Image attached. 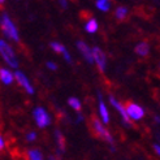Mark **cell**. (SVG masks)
Listing matches in <instances>:
<instances>
[{
	"label": "cell",
	"mask_w": 160,
	"mask_h": 160,
	"mask_svg": "<svg viewBox=\"0 0 160 160\" xmlns=\"http://www.w3.org/2000/svg\"><path fill=\"white\" fill-rule=\"evenodd\" d=\"M0 25H2V30L5 34V37H8L9 39L14 42H20V35H18V30L16 28V25L12 22V20L9 18L8 14H3L2 20H0Z\"/></svg>",
	"instance_id": "1"
},
{
	"label": "cell",
	"mask_w": 160,
	"mask_h": 160,
	"mask_svg": "<svg viewBox=\"0 0 160 160\" xmlns=\"http://www.w3.org/2000/svg\"><path fill=\"white\" fill-rule=\"evenodd\" d=\"M0 55H2L3 60L12 68H17L18 67V61L16 58V53L13 48L9 46V43L5 42L4 39H0Z\"/></svg>",
	"instance_id": "2"
},
{
	"label": "cell",
	"mask_w": 160,
	"mask_h": 160,
	"mask_svg": "<svg viewBox=\"0 0 160 160\" xmlns=\"http://www.w3.org/2000/svg\"><path fill=\"white\" fill-rule=\"evenodd\" d=\"M33 116L35 118V122L39 128H46V126H48L51 124V117L50 115L46 112V109L43 107H37L33 112Z\"/></svg>",
	"instance_id": "3"
},
{
	"label": "cell",
	"mask_w": 160,
	"mask_h": 160,
	"mask_svg": "<svg viewBox=\"0 0 160 160\" xmlns=\"http://www.w3.org/2000/svg\"><path fill=\"white\" fill-rule=\"evenodd\" d=\"M91 124H92V129H94L95 134H97L98 137H100V138H103V139L108 141L109 143H113V137H112V135L109 134V132L106 129L104 126H103V124L99 121L98 118L92 117V120H91Z\"/></svg>",
	"instance_id": "4"
},
{
	"label": "cell",
	"mask_w": 160,
	"mask_h": 160,
	"mask_svg": "<svg viewBox=\"0 0 160 160\" xmlns=\"http://www.w3.org/2000/svg\"><path fill=\"white\" fill-rule=\"evenodd\" d=\"M125 109L128 112V116H129L130 120H135V121H138V120L143 118V116H145V111H143V108L138 104H135V103L133 102H129L125 104Z\"/></svg>",
	"instance_id": "5"
},
{
	"label": "cell",
	"mask_w": 160,
	"mask_h": 160,
	"mask_svg": "<svg viewBox=\"0 0 160 160\" xmlns=\"http://www.w3.org/2000/svg\"><path fill=\"white\" fill-rule=\"evenodd\" d=\"M92 58H94V62H97V65L100 69V72H104L106 70V65H107L106 53L103 52L99 47H94L92 48Z\"/></svg>",
	"instance_id": "6"
},
{
	"label": "cell",
	"mask_w": 160,
	"mask_h": 160,
	"mask_svg": "<svg viewBox=\"0 0 160 160\" xmlns=\"http://www.w3.org/2000/svg\"><path fill=\"white\" fill-rule=\"evenodd\" d=\"M14 79L18 82V85L21 86V87H23L26 91H28V94H34V89H33V86L30 85V82H29V79H28V77L22 73V72H20V70H17L14 73Z\"/></svg>",
	"instance_id": "7"
},
{
	"label": "cell",
	"mask_w": 160,
	"mask_h": 160,
	"mask_svg": "<svg viewBox=\"0 0 160 160\" xmlns=\"http://www.w3.org/2000/svg\"><path fill=\"white\" fill-rule=\"evenodd\" d=\"M109 103L112 106H113L118 112H120V115H121V117H122V120H124V122L128 125V126H132V122H130V118H129V116H128V112H126V109H125V107L121 104L120 102H117L116 100V98H113L111 95L109 97Z\"/></svg>",
	"instance_id": "8"
},
{
	"label": "cell",
	"mask_w": 160,
	"mask_h": 160,
	"mask_svg": "<svg viewBox=\"0 0 160 160\" xmlns=\"http://www.w3.org/2000/svg\"><path fill=\"white\" fill-rule=\"evenodd\" d=\"M77 48L79 50V52L82 53V56L85 58V60H86L87 62H90V64H92V62H94L92 50H90V48H89V46H87L85 42L78 41V42H77Z\"/></svg>",
	"instance_id": "9"
},
{
	"label": "cell",
	"mask_w": 160,
	"mask_h": 160,
	"mask_svg": "<svg viewBox=\"0 0 160 160\" xmlns=\"http://www.w3.org/2000/svg\"><path fill=\"white\" fill-rule=\"evenodd\" d=\"M98 97H99V112H100L102 120H103V122L104 124H108L109 122V113H108L107 106L104 104V102H103V98H102L100 92H98Z\"/></svg>",
	"instance_id": "10"
},
{
	"label": "cell",
	"mask_w": 160,
	"mask_h": 160,
	"mask_svg": "<svg viewBox=\"0 0 160 160\" xmlns=\"http://www.w3.org/2000/svg\"><path fill=\"white\" fill-rule=\"evenodd\" d=\"M14 79V74H12L9 70L5 68H0V81L4 85H11Z\"/></svg>",
	"instance_id": "11"
},
{
	"label": "cell",
	"mask_w": 160,
	"mask_h": 160,
	"mask_svg": "<svg viewBox=\"0 0 160 160\" xmlns=\"http://www.w3.org/2000/svg\"><path fill=\"white\" fill-rule=\"evenodd\" d=\"M85 30L87 31V33H90V34L97 33V30H98V21L95 20V18H90L89 21L86 22Z\"/></svg>",
	"instance_id": "12"
},
{
	"label": "cell",
	"mask_w": 160,
	"mask_h": 160,
	"mask_svg": "<svg viewBox=\"0 0 160 160\" xmlns=\"http://www.w3.org/2000/svg\"><path fill=\"white\" fill-rule=\"evenodd\" d=\"M148 51H150V47L145 42L138 43L137 47H135V53H138L139 56H147L148 55Z\"/></svg>",
	"instance_id": "13"
},
{
	"label": "cell",
	"mask_w": 160,
	"mask_h": 160,
	"mask_svg": "<svg viewBox=\"0 0 160 160\" xmlns=\"http://www.w3.org/2000/svg\"><path fill=\"white\" fill-rule=\"evenodd\" d=\"M28 155H29V159H30V160H43V155H42V152H41V151H39L38 148H31V150H29Z\"/></svg>",
	"instance_id": "14"
},
{
	"label": "cell",
	"mask_w": 160,
	"mask_h": 160,
	"mask_svg": "<svg viewBox=\"0 0 160 160\" xmlns=\"http://www.w3.org/2000/svg\"><path fill=\"white\" fill-rule=\"evenodd\" d=\"M115 14H116V18L117 20H125L126 16H128V8L126 7H122V5L121 7H117Z\"/></svg>",
	"instance_id": "15"
},
{
	"label": "cell",
	"mask_w": 160,
	"mask_h": 160,
	"mask_svg": "<svg viewBox=\"0 0 160 160\" xmlns=\"http://www.w3.org/2000/svg\"><path fill=\"white\" fill-rule=\"evenodd\" d=\"M98 9H100L102 12H107L109 11V7H111V3L109 2H106V0H98L97 3H95Z\"/></svg>",
	"instance_id": "16"
},
{
	"label": "cell",
	"mask_w": 160,
	"mask_h": 160,
	"mask_svg": "<svg viewBox=\"0 0 160 160\" xmlns=\"http://www.w3.org/2000/svg\"><path fill=\"white\" fill-rule=\"evenodd\" d=\"M55 135H56V137H58V143H59V152H61V151L65 150V139H64L62 134H61L59 130H56V132H55Z\"/></svg>",
	"instance_id": "17"
},
{
	"label": "cell",
	"mask_w": 160,
	"mask_h": 160,
	"mask_svg": "<svg viewBox=\"0 0 160 160\" xmlns=\"http://www.w3.org/2000/svg\"><path fill=\"white\" fill-rule=\"evenodd\" d=\"M68 104H69L72 108H73V109H76V111L81 109V102H79L77 98H74V97H72V98L68 99Z\"/></svg>",
	"instance_id": "18"
},
{
	"label": "cell",
	"mask_w": 160,
	"mask_h": 160,
	"mask_svg": "<svg viewBox=\"0 0 160 160\" xmlns=\"http://www.w3.org/2000/svg\"><path fill=\"white\" fill-rule=\"evenodd\" d=\"M51 48L55 51V52H58V53H64V51H65V46H62L61 43H58V42H52L51 43Z\"/></svg>",
	"instance_id": "19"
},
{
	"label": "cell",
	"mask_w": 160,
	"mask_h": 160,
	"mask_svg": "<svg viewBox=\"0 0 160 160\" xmlns=\"http://www.w3.org/2000/svg\"><path fill=\"white\" fill-rule=\"evenodd\" d=\"M35 138H37V134H35L34 132H31V133H29V134L26 135V139H28L29 142H31V141H35Z\"/></svg>",
	"instance_id": "20"
},
{
	"label": "cell",
	"mask_w": 160,
	"mask_h": 160,
	"mask_svg": "<svg viewBox=\"0 0 160 160\" xmlns=\"http://www.w3.org/2000/svg\"><path fill=\"white\" fill-rule=\"evenodd\" d=\"M62 56H64V59H65L69 64L72 62V58H70V55H69V52H68V50H65L64 51V53H62Z\"/></svg>",
	"instance_id": "21"
},
{
	"label": "cell",
	"mask_w": 160,
	"mask_h": 160,
	"mask_svg": "<svg viewBox=\"0 0 160 160\" xmlns=\"http://www.w3.org/2000/svg\"><path fill=\"white\" fill-rule=\"evenodd\" d=\"M47 67H48L51 70H56V69H58V65H56L55 62H52V61H47Z\"/></svg>",
	"instance_id": "22"
},
{
	"label": "cell",
	"mask_w": 160,
	"mask_h": 160,
	"mask_svg": "<svg viewBox=\"0 0 160 160\" xmlns=\"http://www.w3.org/2000/svg\"><path fill=\"white\" fill-rule=\"evenodd\" d=\"M154 150H155V152L160 156V145H154Z\"/></svg>",
	"instance_id": "23"
},
{
	"label": "cell",
	"mask_w": 160,
	"mask_h": 160,
	"mask_svg": "<svg viewBox=\"0 0 160 160\" xmlns=\"http://www.w3.org/2000/svg\"><path fill=\"white\" fill-rule=\"evenodd\" d=\"M3 148H4V139L2 135H0V150H3Z\"/></svg>",
	"instance_id": "24"
},
{
	"label": "cell",
	"mask_w": 160,
	"mask_h": 160,
	"mask_svg": "<svg viewBox=\"0 0 160 160\" xmlns=\"http://www.w3.org/2000/svg\"><path fill=\"white\" fill-rule=\"evenodd\" d=\"M82 120H83V116L79 115V116H78V121H82Z\"/></svg>",
	"instance_id": "25"
},
{
	"label": "cell",
	"mask_w": 160,
	"mask_h": 160,
	"mask_svg": "<svg viewBox=\"0 0 160 160\" xmlns=\"http://www.w3.org/2000/svg\"><path fill=\"white\" fill-rule=\"evenodd\" d=\"M61 5H62V7H65V8H67V2H61Z\"/></svg>",
	"instance_id": "26"
},
{
	"label": "cell",
	"mask_w": 160,
	"mask_h": 160,
	"mask_svg": "<svg viewBox=\"0 0 160 160\" xmlns=\"http://www.w3.org/2000/svg\"><path fill=\"white\" fill-rule=\"evenodd\" d=\"M48 160H56V159H55L53 156H50V158H48Z\"/></svg>",
	"instance_id": "27"
}]
</instances>
